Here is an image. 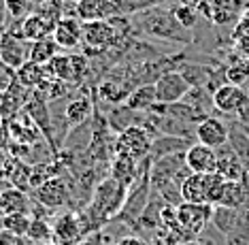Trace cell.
Segmentation results:
<instances>
[{"mask_svg":"<svg viewBox=\"0 0 249 245\" xmlns=\"http://www.w3.org/2000/svg\"><path fill=\"white\" fill-rule=\"evenodd\" d=\"M126 194H128V188H124L120 181H115L113 177H107L100 184H96L94 198L89 203L88 211L79 215L86 232H92L103 222L111 220L115 213H120L124 205H126Z\"/></svg>","mask_w":249,"mask_h":245,"instance_id":"6da1fadb","label":"cell"},{"mask_svg":"<svg viewBox=\"0 0 249 245\" xmlns=\"http://www.w3.org/2000/svg\"><path fill=\"white\" fill-rule=\"evenodd\" d=\"M141 30L151 34L158 38H166V41H177V43H190L192 38L185 37L183 28L179 26V21L175 19L173 9H164V7H151L149 11L143 9V13H139L137 17Z\"/></svg>","mask_w":249,"mask_h":245,"instance_id":"7a4b0ae2","label":"cell"},{"mask_svg":"<svg viewBox=\"0 0 249 245\" xmlns=\"http://www.w3.org/2000/svg\"><path fill=\"white\" fill-rule=\"evenodd\" d=\"M151 134L145 126H128L115 136V153L132 160H145L151 153Z\"/></svg>","mask_w":249,"mask_h":245,"instance_id":"3957f363","label":"cell"},{"mask_svg":"<svg viewBox=\"0 0 249 245\" xmlns=\"http://www.w3.org/2000/svg\"><path fill=\"white\" fill-rule=\"evenodd\" d=\"M213 205H194L181 201L177 205V222L181 230L188 232V235H202L213 218Z\"/></svg>","mask_w":249,"mask_h":245,"instance_id":"277c9868","label":"cell"},{"mask_svg":"<svg viewBox=\"0 0 249 245\" xmlns=\"http://www.w3.org/2000/svg\"><path fill=\"white\" fill-rule=\"evenodd\" d=\"M45 68H47V75L60 79L62 83H75L81 81L86 75L88 60L75 54H58Z\"/></svg>","mask_w":249,"mask_h":245,"instance_id":"5b68a950","label":"cell"},{"mask_svg":"<svg viewBox=\"0 0 249 245\" xmlns=\"http://www.w3.org/2000/svg\"><path fill=\"white\" fill-rule=\"evenodd\" d=\"M156 85V98L160 105H177L188 96L192 85L188 83V79L181 75L179 71H168L160 75L154 81Z\"/></svg>","mask_w":249,"mask_h":245,"instance_id":"8992f818","label":"cell"},{"mask_svg":"<svg viewBox=\"0 0 249 245\" xmlns=\"http://www.w3.org/2000/svg\"><path fill=\"white\" fill-rule=\"evenodd\" d=\"M71 196L72 188L62 175L47 179L43 186H38L35 190V201L43 205L45 209H62L64 205L71 203Z\"/></svg>","mask_w":249,"mask_h":245,"instance_id":"52a82bcc","label":"cell"},{"mask_svg":"<svg viewBox=\"0 0 249 245\" xmlns=\"http://www.w3.org/2000/svg\"><path fill=\"white\" fill-rule=\"evenodd\" d=\"M213 96V111H219L224 115H239L249 105V96L241 85L224 83L211 94Z\"/></svg>","mask_w":249,"mask_h":245,"instance_id":"ba28073f","label":"cell"},{"mask_svg":"<svg viewBox=\"0 0 249 245\" xmlns=\"http://www.w3.org/2000/svg\"><path fill=\"white\" fill-rule=\"evenodd\" d=\"M53 232V245H79L83 243V237L88 235L83 228V222L77 213L64 211L53 220L52 224Z\"/></svg>","mask_w":249,"mask_h":245,"instance_id":"9c48e42d","label":"cell"},{"mask_svg":"<svg viewBox=\"0 0 249 245\" xmlns=\"http://www.w3.org/2000/svg\"><path fill=\"white\" fill-rule=\"evenodd\" d=\"M117 30L109 19H94V21H83V37L81 41L96 51L109 49L115 45Z\"/></svg>","mask_w":249,"mask_h":245,"instance_id":"30bf717a","label":"cell"},{"mask_svg":"<svg viewBox=\"0 0 249 245\" xmlns=\"http://www.w3.org/2000/svg\"><path fill=\"white\" fill-rule=\"evenodd\" d=\"M194 136H196V143L213 147V150H219V147L228 145L230 128L226 126L219 117H211V115H209V117L202 119V122L196 124Z\"/></svg>","mask_w":249,"mask_h":245,"instance_id":"8fae6325","label":"cell"},{"mask_svg":"<svg viewBox=\"0 0 249 245\" xmlns=\"http://www.w3.org/2000/svg\"><path fill=\"white\" fill-rule=\"evenodd\" d=\"M0 54H2V64L18 71V68L28 62L30 54V43L21 37V30H9L7 37L0 43Z\"/></svg>","mask_w":249,"mask_h":245,"instance_id":"7c38bea8","label":"cell"},{"mask_svg":"<svg viewBox=\"0 0 249 245\" xmlns=\"http://www.w3.org/2000/svg\"><path fill=\"white\" fill-rule=\"evenodd\" d=\"M185 167L198 175L215 173L217 170V150L202 143H192L185 150Z\"/></svg>","mask_w":249,"mask_h":245,"instance_id":"4fadbf2b","label":"cell"},{"mask_svg":"<svg viewBox=\"0 0 249 245\" xmlns=\"http://www.w3.org/2000/svg\"><path fill=\"white\" fill-rule=\"evenodd\" d=\"M81 37H83V21L79 17H60L55 21L52 38L60 49L66 51L77 49L79 43H81Z\"/></svg>","mask_w":249,"mask_h":245,"instance_id":"5bb4252c","label":"cell"},{"mask_svg":"<svg viewBox=\"0 0 249 245\" xmlns=\"http://www.w3.org/2000/svg\"><path fill=\"white\" fill-rule=\"evenodd\" d=\"M55 21L58 19H52L45 13H30L21 19V37L26 38L28 43H36V41H43V38H49L53 34V28H55Z\"/></svg>","mask_w":249,"mask_h":245,"instance_id":"9a60e30c","label":"cell"},{"mask_svg":"<svg viewBox=\"0 0 249 245\" xmlns=\"http://www.w3.org/2000/svg\"><path fill=\"white\" fill-rule=\"evenodd\" d=\"M141 175V162L132 160V158H126V156H113L111 162H109V177H113L115 181H120L124 188H132L134 181L139 179Z\"/></svg>","mask_w":249,"mask_h":245,"instance_id":"2e32d148","label":"cell"},{"mask_svg":"<svg viewBox=\"0 0 249 245\" xmlns=\"http://www.w3.org/2000/svg\"><path fill=\"white\" fill-rule=\"evenodd\" d=\"M94 113V105L88 96H75V98L69 100L64 109V122H66V134L71 132L72 128L83 126Z\"/></svg>","mask_w":249,"mask_h":245,"instance_id":"e0dca14e","label":"cell"},{"mask_svg":"<svg viewBox=\"0 0 249 245\" xmlns=\"http://www.w3.org/2000/svg\"><path fill=\"white\" fill-rule=\"evenodd\" d=\"M226 181H241L243 177H247V170H245V164L239 160L234 151H230L228 147H219L217 150V170Z\"/></svg>","mask_w":249,"mask_h":245,"instance_id":"ac0fdd59","label":"cell"},{"mask_svg":"<svg viewBox=\"0 0 249 245\" xmlns=\"http://www.w3.org/2000/svg\"><path fill=\"white\" fill-rule=\"evenodd\" d=\"M0 207H2L4 215L13 213H30L32 211V198H28L24 190L15 186H9L0 190Z\"/></svg>","mask_w":249,"mask_h":245,"instance_id":"d6986e66","label":"cell"},{"mask_svg":"<svg viewBox=\"0 0 249 245\" xmlns=\"http://www.w3.org/2000/svg\"><path fill=\"white\" fill-rule=\"evenodd\" d=\"M192 141L188 136H177V134H160L151 141V160H160L164 156H173V153H181L188 150Z\"/></svg>","mask_w":249,"mask_h":245,"instance_id":"ffe728a7","label":"cell"},{"mask_svg":"<svg viewBox=\"0 0 249 245\" xmlns=\"http://www.w3.org/2000/svg\"><path fill=\"white\" fill-rule=\"evenodd\" d=\"M156 102H158L156 85L154 83H141L139 88H134L132 92L128 94V98L124 100V105H126L128 109L137 111V113H147V111H151V107H154Z\"/></svg>","mask_w":249,"mask_h":245,"instance_id":"44dd1931","label":"cell"},{"mask_svg":"<svg viewBox=\"0 0 249 245\" xmlns=\"http://www.w3.org/2000/svg\"><path fill=\"white\" fill-rule=\"evenodd\" d=\"M179 194L183 203H194V205H209L205 194V175L190 173L188 177L181 181Z\"/></svg>","mask_w":249,"mask_h":245,"instance_id":"7402d4cb","label":"cell"},{"mask_svg":"<svg viewBox=\"0 0 249 245\" xmlns=\"http://www.w3.org/2000/svg\"><path fill=\"white\" fill-rule=\"evenodd\" d=\"M249 198V184L247 177H243L241 181H226L224 192H222V201L217 207H228V209H239L247 203Z\"/></svg>","mask_w":249,"mask_h":245,"instance_id":"603a6c76","label":"cell"},{"mask_svg":"<svg viewBox=\"0 0 249 245\" xmlns=\"http://www.w3.org/2000/svg\"><path fill=\"white\" fill-rule=\"evenodd\" d=\"M241 9V0H209V11L215 24L224 26L236 19Z\"/></svg>","mask_w":249,"mask_h":245,"instance_id":"cb8c5ba5","label":"cell"},{"mask_svg":"<svg viewBox=\"0 0 249 245\" xmlns=\"http://www.w3.org/2000/svg\"><path fill=\"white\" fill-rule=\"evenodd\" d=\"M113 11L111 2H103V0H79L77 2V17L81 21H94V19H107Z\"/></svg>","mask_w":249,"mask_h":245,"instance_id":"d4e9b609","label":"cell"},{"mask_svg":"<svg viewBox=\"0 0 249 245\" xmlns=\"http://www.w3.org/2000/svg\"><path fill=\"white\" fill-rule=\"evenodd\" d=\"M58 54H60V47L55 45L53 38L49 37V38H43V41L30 43V54H28V60L35 62V64H38V66H47Z\"/></svg>","mask_w":249,"mask_h":245,"instance_id":"484cf974","label":"cell"},{"mask_svg":"<svg viewBox=\"0 0 249 245\" xmlns=\"http://www.w3.org/2000/svg\"><path fill=\"white\" fill-rule=\"evenodd\" d=\"M15 77H18V81L24 85L28 90H36L38 85L43 83V79L47 77V68L45 66H38L35 62H24L18 71H15Z\"/></svg>","mask_w":249,"mask_h":245,"instance_id":"4316f807","label":"cell"},{"mask_svg":"<svg viewBox=\"0 0 249 245\" xmlns=\"http://www.w3.org/2000/svg\"><path fill=\"white\" fill-rule=\"evenodd\" d=\"M32 218L30 213H13V215H4L0 220V230L11 232L15 237H26L28 230H30Z\"/></svg>","mask_w":249,"mask_h":245,"instance_id":"83f0119b","label":"cell"},{"mask_svg":"<svg viewBox=\"0 0 249 245\" xmlns=\"http://www.w3.org/2000/svg\"><path fill=\"white\" fill-rule=\"evenodd\" d=\"M26 239L35 245H47L53 243V232H52V224H47L43 218H32L30 230H28Z\"/></svg>","mask_w":249,"mask_h":245,"instance_id":"f1b7e54d","label":"cell"},{"mask_svg":"<svg viewBox=\"0 0 249 245\" xmlns=\"http://www.w3.org/2000/svg\"><path fill=\"white\" fill-rule=\"evenodd\" d=\"M226 179L219 173H209L205 175V194H207V203L217 207L222 201V192H224Z\"/></svg>","mask_w":249,"mask_h":245,"instance_id":"f546056e","label":"cell"},{"mask_svg":"<svg viewBox=\"0 0 249 245\" xmlns=\"http://www.w3.org/2000/svg\"><path fill=\"white\" fill-rule=\"evenodd\" d=\"M173 13H175V19L179 21V26L183 28V30H194L196 24H198V9L194 4H175L173 7Z\"/></svg>","mask_w":249,"mask_h":245,"instance_id":"4dcf8cb0","label":"cell"},{"mask_svg":"<svg viewBox=\"0 0 249 245\" xmlns=\"http://www.w3.org/2000/svg\"><path fill=\"white\" fill-rule=\"evenodd\" d=\"M228 143L234 145V150H232V151L239 156V160L245 164V167H249V139L241 132L239 126L230 128V139H228Z\"/></svg>","mask_w":249,"mask_h":245,"instance_id":"1f68e13d","label":"cell"},{"mask_svg":"<svg viewBox=\"0 0 249 245\" xmlns=\"http://www.w3.org/2000/svg\"><path fill=\"white\" fill-rule=\"evenodd\" d=\"M2 7L13 19H24V17L28 15V2L26 0H2Z\"/></svg>","mask_w":249,"mask_h":245,"instance_id":"d6a6232c","label":"cell"},{"mask_svg":"<svg viewBox=\"0 0 249 245\" xmlns=\"http://www.w3.org/2000/svg\"><path fill=\"white\" fill-rule=\"evenodd\" d=\"M18 81V77H15V71L4 64H0V92H7V90Z\"/></svg>","mask_w":249,"mask_h":245,"instance_id":"836d02e7","label":"cell"},{"mask_svg":"<svg viewBox=\"0 0 249 245\" xmlns=\"http://www.w3.org/2000/svg\"><path fill=\"white\" fill-rule=\"evenodd\" d=\"M234 119H236V124H234V126H239V128H241V132H243V134H245L247 139H249V105H247L245 109H243V111H241V113H239V115H236Z\"/></svg>","mask_w":249,"mask_h":245,"instance_id":"e575fe53","label":"cell"},{"mask_svg":"<svg viewBox=\"0 0 249 245\" xmlns=\"http://www.w3.org/2000/svg\"><path fill=\"white\" fill-rule=\"evenodd\" d=\"M0 245H30L26 241V237H15L11 232L0 230Z\"/></svg>","mask_w":249,"mask_h":245,"instance_id":"d590c367","label":"cell"},{"mask_svg":"<svg viewBox=\"0 0 249 245\" xmlns=\"http://www.w3.org/2000/svg\"><path fill=\"white\" fill-rule=\"evenodd\" d=\"M9 143H11L9 126H7V122H0V150H7Z\"/></svg>","mask_w":249,"mask_h":245,"instance_id":"8d00e7d4","label":"cell"},{"mask_svg":"<svg viewBox=\"0 0 249 245\" xmlns=\"http://www.w3.org/2000/svg\"><path fill=\"white\" fill-rule=\"evenodd\" d=\"M115 245H149L145 241V239H141V237H137V235H128V237H124V239H120Z\"/></svg>","mask_w":249,"mask_h":245,"instance_id":"74e56055","label":"cell"},{"mask_svg":"<svg viewBox=\"0 0 249 245\" xmlns=\"http://www.w3.org/2000/svg\"><path fill=\"white\" fill-rule=\"evenodd\" d=\"M7 32H9V28L2 24V21H0V43H2V38L7 37Z\"/></svg>","mask_w":249,"mask_h":245,"instance_id":"f35d334b","label":"cell"},{"mask_svg":"<svg viewBox=\"0 0 249 245\" xmlns=\"http://www.w3.org/2000/svg\"><path fill=\"white\" fill-rule=\"evenodd\" d=\"M134 2H137V4H139V9L143 11V9L147 7V4H151V0H134Z\"/></svg>","mask_w":249,"mask_h":245,"instance_id":"ab89813d","label":"cell"},{"mask_svg":"<svg viewBox=\"0 0 249 245\" xmlns=\"http://www.w3.org/2000/svg\"><path fill=\"white\" fill-rule=\"evenodd\" d=\"M4 218V213H2V207H0V220H2Z\"/></svg>","mask_w":249,"mask_h":245,"instance_id":"60d3db41","label":"cell"},{"mask_svg":"<svg viewBox=\"0 0 249 245\" xmlns=\"http://www.w3.org/2000/svg\"><path fill=\"white\" fill-rule=\"evenodd\" d=\"M181 245H196V243H181Z\"/></svg>","mask_w":249,"mask_h":245,"instance_id":"b9f144b4","label":"cell"},{"mask_svg":"<svg viewBox=\"0 0 249 245\" xmlns=\"http://www.w3.org/2000/svg\"><path fill=\"white\" fill-rule=\"evenodd\" d=\"M0 64H2V54H0Z\"/></svg>","mask_w":249,"mask_h":245,"instance_id":"7bdbcfd3","label":"cell"},{"mask_svg":"<svg viewBox=\"0 0 249 245\" xmlns=\"http://www.w3.org/2000/svg\"><path fill=\"white\" fill-rule=\"evenodd\" d=\"M245 92H247V96H249V85H247V90H245Z\"/></svg>","mask_w":249,"mask_h":245,"instance_id":"ee69618b","label":"cell"},{"mask_svg":"<svg viewBox=\"0 0 249 245\" xmlns=\"http://www.w3.org/2000/svg\"><path fill=\"white\" fill-rule=\"evenodd\" d=\"M103 2H111V0H103Z\"/></svg>","mask_w":249,"mask_h":245,"instance_id":"f6af8a7d","label":"cell"},{"mask_svg":"<svg viewBox=\"0 0 249 245\" xmlns=\"http://www.w3.org/2000/svg\"><path fill=\"white\" fill-rule=\"evenodd\" d=\"M2 164H4V162H2V160H0V167H2Z\"/></svg>","mask_w":249,"mask_h":245,"instance_id":"bcb514c9","label":"cell"},{"mask_svg":"<svg viewBox=\"0 0 249 245\" xmlns=\"http://www.w3.org/2000/svg\"><path fill=\"white\" fill-rule=\"evenodd\" d=\"M79 245H86V243H79Z\"/></svg>","mask_w":249,"mask_h":245,"instance_id":"7dc6e473","label":"cell"}]
</instances>
